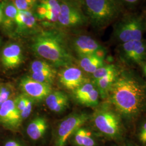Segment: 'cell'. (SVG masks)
Listing matches in <instances>:
<instances>
[{
	"label": "cell",
	"instance_id": "32",
	"mask_svg": "<svg viewBox=\"0 0 146 146\" xmlns=\"http://www.w3.org/2000/svg\"><path fill=\"white\" fill-rule=\"evenodd\" d=\"M120 1L126 5L132 6L137 4L140 0H120Z\"/></svg>",
	"mask_w": 146,
	"mask_h": 146
},
{
	"label": "cell",
	"instance_id": "9",
	"mask_svg": "<svg viewBox=\"0 0 146 146\" xmlns=\"http://www.w3.org/2000/svg\"><path fill=\"white\" fill-rule=\"evenodd\" d=\"M37 19L45 26L50 27L58 23L60 11V0H38L34 9Z\"/></svg>",
	"mask_w": 146,
	"mask_h": 146
},
{
	"label": "cell",
	"instance_id": "14",
	"mask_svg": "<svg viewBox=\"0 0 146 146\" xmlns=\"http://www.w3.org/2000/svg\"><path fill=\"white\" fill-rule=\"evenodd\" d=\"M104 141L93 128L83 125L70 136L68 145L72 146H103Z\"/></svg>",
	"mask_w": 146,
	"mask_h": 146
},
{
	"label": "cell",
	"instance_id": "15",
	"mask_svg": "<svg viewBox=\"0 0 146 146\" xmlns=\"http://www.w3.org/2000/svg\"><path fill=\"white\" fill-rule=\"evenodd\" d=\"M73 49L78 57L98 54L104 57V48L93 37L88 35H79L73 39Z\"/></svg>",
	"mask_w": 146,
	"mask_h": 146
},
{
	"label": "cell",
	"instance_id": "4",
	"mask_svg": "<svg viewBox=\"0 0 146 146\" xmlns=\"http://www.w3.org/2000/svg\"><path fill=\"white\" fill-rule=\"evenodd\" d=\"M85 15L94 28L102 29L119 16L121 7L117 0H84Z\"/></svg>",
	"mask_w": 146,
	"mask_h": 146
},
{
	"label": "cell",
	"instance_id": "30",
	"mask_svg": "<svg viewBox=\"0 0 146 146\" xmlns=\"http://www.w3.org/2000/svg\"><path fill=\"white\" fill-rule=\"evenodd\" d=\"M26 144L25 141L17 138H14L7 140L4 143L3 146H27Z\"/></svg>",
	"mask_w": 146,
	"mask_h": 146
},
{
	"label": "cell",
	"instance_id": "3",
	"mask_svg": "<svg viewBox=\"0 0 146 146\" xmlns=\"http://www.w3.org/2000/svg\"><path fill=\"white\" fill-rule=\"evenodd\" d=\"M91 118L93 129L105 141L117 143L129 138L125 122L108 102L99 106Z\"/></svg>",
	"mask_w": 146,
	"mask_h": 146
},
{
	"label": "cell",
	"instance_id": "8",
	"mask_svg": "<svg viewBox=\"0 0 146 146\" xmlns=\"http://www.w3.org/2000/svg\"><path fill=\"white\" fill-rule=\"evenodd\" d=\"M118 53L120 60L128 66H142L146 61V41L142 39L120 44Z\"/></svg>",
	"mask_w": 146,
	"mask_h": 146
},
{
	"label": "cell",
	"instance_id": "12",
	"mask_svg": "<svg viewBox=\"0 0 146 146\" xmlns=\"http://www.w3.org/2000/svg\"><path fill=\"white\" fill-rule=\"evenodd\" d=\"M40 31L37 19L31 11H18L16 17L15 31L13 34L17 37L33 36Z\"/></svg>",
	"mask_w": 146,
	"mask_h": 146
},
{
	"label": "cell",
	"instance_id": "19",
	"mask_svg": "<svg viewBox=\"0 0 146 146\" xmlns=\"http://www.w3.org/2000/svg\"><path fill=\"white\" fill-rule=\"evenodd\" d=\"M44 100L48 108L55 113H62L69 104L68 95L60 90H52Z\"/></svg>",
	"mask_w": 146,
	"mask_h": 146
},
{
	"label": "cell",
	"instance_id": "24",
	"mask_svg": "<svg viewBox=\"0 0 146 146\" xmlns=\"http://www.w3.org/2000/svg\"><path fill=\"white\" fill-rule=\"evenodd\" d=\"M121 70L120 68L115 64H104L103 66L98 69L93 74H92V78L94 80H98L102 78L107 75L114 73H118Z\"/></svg>",
	"mask_w": 146,
	"mask_h": 146
},
{
	"label": "cell",
	"instance_id": "25",
	"mask_svg": "<svg viewBox=\"0 0 146 146\" xmlns=\"http://www.w3.org/2000/svg\"><path fill=\"white\" fill-rule=\"evenodd\" d=\"M15 89L11 83L0 84V107L9 100L13 99Z\"/></svg>",
	"mask_w": 146,
	"mask_h": 146
},
{
	"label": "cell",
	"instance_id": "31",
	"mask_svg": "<svg viewBox=\"0 0 146 146\" xmlns=\"http://www.w3.org/2000/svg\"><path fill=\"white\" fill-rule=\"evenodd\" d=\"M113 146H140L135 142L129 138H127L124 141L117 143H114Z\"/></svg>",
	"mask_w": 146,
	"mask_h": 146
},
{
	"label": "cell",
	"instance_id": "6",
	"mask_svg": "<svg viewBox=\"0 0 146 146\" xmlns=\"http://www.w3.org/2000/svg\"><path fill=\"white\" fill-rule=\"evenodd\" d=\"M145 29L142 17L127 15L121 19L114 26L113 35L115 41L122 44L125 42L142 40Z\"/></svg>",
	"mask_w": 146,
	"mask_h": 146
},
{
	"label": "cell",
	"instance_id": "5",
	"mask_svg": "<svg viewBox=\"0 0 146 146\" xmlns=\"http://www.w3.org/2000/svg\"><path fill=\"white\" fill-rule=\"evenodd\" d=\"M86 112H76L68 116L59 123L53 131L52 146H67L69 140L73 133L91 119Z\"/></svg>",
	"mask_w": 146,
	"mask_h": 146
},
{
	"label": "cell",
	"instance_id": "22",
	"mask_svg": "<svg viewBox=\"0 0 146 146\" xmlns=\"http://www.w3.org/2000/svg\"><path fill=\"white\" fill-rule=\"evenodd\" d=\"M120 72L107 75L102 78L93 80V83L99 91L100 96L102 99H106L108 98L110 88Z\"/></svg>",
	"mask_w": 146,
	"mask_h": 146
},
{
	"label": "cell",
	"instance_id": "16",
	"mask_svg": "<svg viewBox=\"0 0 146 146\" xmlns=\"http://www.w3.org/2000/svg\"><path fill=\"white\" fill-rule=\"evenodd\" d=\"M73 93L74 99L81 105L94 108L99 105V93L93 81L84 83Z\"/></svg>",
	"mask_w": 146,
	"mask_h": 146
},
{
	"label": "cell",
	"instance_id": "1",
	"mask_svg": "<svg viewBox=\"0 0 146 146\" xmlns=\"http://www.w3.org/2000/svg\"><path fill=\"white\" fill-rule=\"evenodd\" d=\"M108 102L125 125L133 124L146 111V82L135 72L121 70L110 90Z\"/></svg>",
	"mask_w": 146,
	"mask_h": 146
},
{
	"label": "cell",
	"instance_id": "2",
	"mask_svg": "<svg viewBox=\"0 0 146 146\" xmlns=\"http://www.w3.org/2000/svg\"><path fill=\"white\" fill-rule=\"evenodd\" d=\"M32 51L55 67L72 66L74 61L66 34L57 29L40 31L32 36Z\"/></svg>",
	"mask_w": 146,
	"mask_h": 146
},
{
	"label": "cell",
	"instance_id": "11",
	"mask_svg": "<svg viewBox=\"0 0 146 146\" xmlns=\"http://www.w3.org/2000/svg\"><path fill=\"white\" fill-rule=\"evenodd\" d=\"M22 121L14 99L8 100L0 107V124L5 129L13 132L19 131Z\"/></svg>",
	"mask_w": 146,
	"mask_h": 146
},
{
	"label": "cell",
	"instance_id": "34",
	"mask_svg": "<svg viewBox=\"0 0 146 146\" xmlns=\"http://www.w3.org/2000/svg\"><path fill=\"white\" fill-rule=\"evenodd\" d=\"M2 19H3V13H2V9L0 7V24H1L2 22Z\"/></svg>",
	"mask_w": 146,
	"mask_h": 146
},
{
	"label": "cell",
	"instance_id": "28",
	"mask_svg": "<svg viewBox=\"0 0 146 146\" xmlns=\"http://www.w3.org/2000/svg\"><path fill=\"white\" fill-rule=\"evenodd\" d=\"M55 68L47 61L43 60H35L32 62L30 66L31 73H36L44 71H49Z\"/></svg>",
	"mask_w": 146,
	"mask_h": 146
},
{
	"label": "cell",
	"instance_id": "29",
	"mask_svg": "<svg viewBox=\"0 0 146 146\" xmlns=\"http://www.w3.org/2000/svg\"><path fill=\"white\" fill-rule=\"evenodd\" d=\"M34 102L35 101L29 98H28L25 108L20 113L22 120L26 119L31 114Z\"/></svg>",
	"mask_w": 146,
	"mask_h": 146
},
{
	"label": "cell",
	"instance_id": "33",
	"mask_svg": "<svg viewBox=\"0 0 146 146\" xmlns=\"http://www.w3.org/2000/svg\"><path fill=\"white\" fill-rule=\"evenodd\" d=\"M142 68H143V72L145 74V76L146 78V61L142 65Z\"/></svg>",
	"mask_w": 146,
	"mask_h": 146
},
{
	"label": "cell",
	"instance_id": "7",
	"mask_svg": "<svg viewBox=\"0 0 146 146\" xmlns=\"http://www.w3.org/2000/svg\"><path fill=\"white\" fill-rule=\"evenodd\" d=\"M60 11L58 18V27L71 29L82 26L88 21L79 5L74 0H60Z\"/></svg>",
	"mask_w": 146,
	"mask_h": 146
},
{
	"label": "cell",
	"instance_id": "20",
	"mask_svg": "<svg viewBox=\"0 0 146 146\" xmlns=\"http://www.w3.org/2000/svg\"><path fill=\"white\" fill-rule=\"evenodd\" d=\"M3 13V19L1 24L7 31L13 30L15 28L16 17L18 10L12 1H7L0 5Z\"/></svg>",
	"mask_w": 146,
	"mask_h": 146
},
{
	"label": "cell",
	"instance_id": "21",
	"mask_svg": "<svg viewBox=\"0 0 146 146\" xmlns=\"http://www.w3.org/2000/svg\"><path fill=\"white\" fill-rule=\"evenodd\" d=\"M78 63L83 72L92 74L104 65V57L98 54L81 56L79 57Z\"/></svg>",
	"mask_w": 146,
	"mask_h": 146
},
{
	"label": "cell",
	"instance_id": "35",
	"mask_svg": "<svg viewBox=\"0 0 146 146\" xmlns=\"http://www.w3.org/2000/svg\"><path fill=\"white\" fill-rule=\"evenodd\" d=\"M1 38L0 37V45H1Z\"/></svg>",
	"mask_w": 146,
	"mask_h": 146
},
{
	"label": "cell",
	"instance_id": "18",
	"mask_svg": "<svg viewBox=\"0 0 146 146\" xmlns=\"http://www.w3.org/2000/svg\"><path fill=\"white\" fill-rule=\"evenodd\" d=\"M48 129V124L46 119L42 116H37L27 126L26 133L29 141L37 143L44 141Z\"/></svg>",
	"mask_w": 146,
	"mask_h": 146
},
{
	"label": "cell",
	"instance_id": "13",
	"mask_svg": "<svg viewBox=\"0 0 146 146\" xmlns=\"http://www.w3.org/2000/svg\"><path fill=\"white\" fill-rule=\"evenodd\" d=\"M58 75L59 82L63 87L72 91L89 81L81 68L72 65L63 67Z\"/></svg>",
	"mask_w": 146,
	"mask_h": 146
},
{
	"label": "cell",
	"instance_id": "27",
	"mask_svg": "<svg viewBox=\"0 0 146 146\" xmlns=\"http://www.w3.org/2000/svg\"><path fill=\"white\" fill-rule=\"evenodd\" d=\"M38 0H13L12 2L19 11H31L35 9Z\"/></svg>",
	"mask_w": 146,
	"mask_h": 146
},
{
	"label": "cell",
	"instance_id": "17",
	"mask_svg": "<svg viewBox=\"0 0 146 146\" xmlns=\"http://www.w3.org/2000/svg\"><path fill=\"white\" fill-rule=\"evenodd\" d=\"M0 60L6 69H13L19 67L24 60L21 46L16 43L5 45L0 53Z\"/></svg>",
	"mask_w": 146,
	"mask_h": 146
},
{
	"label": "cell",
	"instance_id": "23",
	"mask_svg": "<svg viewBox=\"0 0 146 146\" xmlns=\"http://www.w3.org/2000/svg\"><path fill=\"white\" fill-rule=\"evenodd\" d=\"M56 76V71L54 69L52 70L31 73L30 76L37 82L52 85Z\"/></svg>",
	"mask_w": 146,
	"mask_h": 146
},
{
	"label": "cell",
	"instance_id": "26",
	"mask_svg": "<svg viewBox=\"0 0 146 146\" xmlns=\"http://www.w3.org/2000/svg\"><path fill=\"white\" fill-rule=\"evenodd\" d=\"M135 140H133L140 146H146V117L140 123L136 128Z\"/></svg>",
	"mask_w": 146,
	"mask_h": 146
},
{
	"label": "cell",
	"instance_id": "10",
	"mask_svg": "<svg viewBox=\"0 0 146 146\" xmlns=\"http://www.w3.org/2000/svg\"><path fill=\"white\" fill-rule=\"evenodd\" d=\"M19 87L22 94L34 101H41L52 92V85L43 84L33 80L30 76L21 78Z\"/></svg>",
	"mask_w": 146,
	"mask_h": 146
}]
</instances>
